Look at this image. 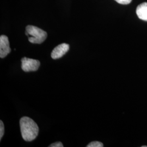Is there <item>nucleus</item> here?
I'll use <instances>...</instances> for the list:
<instances>
[{"label": "nucleus", "mask_w": 147, "mask_h": 147, "mask_svg": "<svg viewBox=\"0 0 147 147\" xmlns=\"http://www.w3.org/2000/svg\"><path fill=\"white\" fill-rule=\"evenodd\" d=\"M21 134L23 139L27 142H31L36 138L39 127L37 123L31 118L24 117L20 120Z\"/></svg>", "instance_id": "obj_1"}, {"label": "nucleus", "mask_w": 147, "mask_h": 147, "mask_svg": "<svg viewBox=\"0 0 147 147\" xmlns=\"http://www.w3.org/2000/svg\"><path fill=\"white\" fill-rule=\"evenodd\" d=\"M69 50V45L66 43H63L58 45L53 50L51 56L53 59H56L61 58L67 53Z\"/></svg>", "instance_id": "obj_5"}, {"label": "nucleus", "mask_w": 147, "mask_h": 147, "mask_svg": "<svg viewBox=\"0 0 147 147\" xmlns=\"http://www.w3.org/2000/svg\"><path fill=\"white\" fill-rule=\"evenodd\" d=\"M5 134V126L2 121H0V140H1L2 137Z\"/></svg>", "instance_id": "obj_8"}, {"label": "nucleus", "mask_w": 147, "mask_h": 147, "mask_svg": "<svg viewBox=\"0 0 147 147\" xmlns=\"http://www.w3.org/2000/svg\"><path fill=\"white\" fill-rule=\"evenodd\" d=\"M21 61V69L25 72L37 71L40 64L39 61L27 57L22 58Z\"/></svg>", "instance_id": "obj_3"}, {"label": "nucleus", "mask_w": 147, "mask_h": 147, "mask_svg": "<svg viewBox=\"0 0 147 147\" xmlns=\"http://www.w3.org/2000/svg\"><path fill=\"white\" fill-rule=\"evenodd\" d=\"M136 14L139 19L147 21V2L143 3L137 7Z\"/></svg>", "instance_id": "obj_6"}, {"label": "nucleus", "mask_w": 147, "mask_h": 147, "mask_svg": "<svg viewBox=\"0 0 147 147\" xmlns=\"http://www.w3.org/2000/svg\"><path fill=\"white\" fill-rule=\"evenodd\" d=\"M11 49L9 47L8 38L5 35L0 37V57L5 58L11 53Z\"/></svg>", "instance_id": "obj_4"}, {"label": "nucleus", "mask_w": 147, "mask_h": 147, "mask_svg": "<svg viewBox=\"0 0 147 147\" xmlns=\"http://www.w3.org/2000/svg\"><path fill=\"white\" fill-rule=\"evenodd\" d=\"M104 147L103 144L101 142L98 141H94V142H90L88 144L87 147Z\"/></svg>", "instance_id": "obj_7"}, {"label": "nucleus", "mask_w": 147, "mask_h": 147, "mask_svg": "<svg viewBox=\"0 0 147 147\" xmlns=\"http://www.w3.org/2000/svg\"><path fill=\"white\" fill-rule=\"evenodd\" d=\"M117 2L121 5H128L130 3L132 0H115Z\"/></svg>", "instance_id": "obj_9"}, {"label": "nucleus", "mask_w": 147, "mask_h": 147, "mask_svg": "<svg viewBox=\"0 0 147 147\" xmlns=\"http://www.w3.org/2000/svg\"><path fill=\"white\" fill-rule=\"evenodd\" d=\"M26 31L28 33L29 42L33 44H42L47 38L46 32L34 26H27Z\"/></svg>", "instance_id": "obj_2"}, {"label": "nucleus", "mask_w": 147, "mask_h": 147, "mask_svg": "<svg viewBox=\"0 0 147 147\" xmlns=\"http://www.w3.org/2000/svg\"><path fill=\"white\" fill-rule=\"evenodd\" d=\"M63 144L61 142H56L50 144L49 147H63Z\"/></svg>", "instance_id": "obj_10"}]
</instances>
